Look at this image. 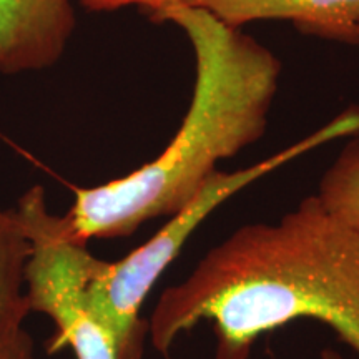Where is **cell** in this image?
<instances>
[{"instance_id":"8","label":"cell","mask_w":359,"mask_h":359,"mask_svg":"<svg viewBox=\"0 0 359 359\" xmlns=\"http://www.w3.org/2000/svg\"><path fill=\"white\" fill-rule=\"evenodd\" d=\"M316 196L334 218L359 233V137L349 140L326 170Z\"/></svg>"},{"instance_id":"4","label":"cell","mask_w":359,"mask_h":359,"mask_svg":"<svg viewBox=\"0 0 359 359\" xmlns=\"http://www.w3.org/2000/svg\"><path fill=\"white\" fill-rule=\"evenodd\" d=\"M32 243L25 269L30 311L47 314L57 327L53 346L69 344L77 359H116L111 334L92 313L85 288L95 257L70 240L62 215L50 213L45 190L35 185L15 208Z\"/></svg>"},{"instance_id":"5","label":"cell","mask_w":359,"mask_h":359,"mask_svg":"<svg viewBox=\"0 0 359 359\" xmlns=\"http://www.w3.org/2000/svg\"><path fill=\"white\" fill-rule=\"evenodd\" d=\"M75 27L74 0H0V74L55 67Z\"/></svg>"},{"instance_id":"3","label":"cell","mask_w":359,"mask_h":359,"mask_svg":"<svg viewBox=\"0 0 359 359\" xmlns=\"http://www.w3.org/2000/svg\"><path fill=\"white\" fill-rule=\"evenodd\" d=\"M358 133L359 107H351L325 127L266 160L231 173L217 170L195 196L178 213L170 217V222L147 243L120 262L93 259L85 294L92 313L114 338L116 359H142L148 331V325L140 318L143 302L165 269L177 258L188 238L213 210L273 170L327 142Z\"/></svg>"},{"instance_id":"7","label":"cell","mask_w":359,"mask_h":359,"mask_svg":"<svg viewBox=\"0 0 359 359\" xmlns=\"http://www.w3.org/2000/svg\"><path fill=\"white\" fill-rule=\"evenodd\" d=\"M32 243L13 210L0 208V339L24 327L30 313L25 269Z\"/></svg>"},{"instance_id":"6","label":"cell","mask_w":359,"mask_h":359,"mask_svg":"<svg viewBox=\"0 0 359 359\" xmlns=\"http://www.w3.org/2000/svg\"><path fill=\"white\" fill-rule=\"evenodd\" d=\"M212 12L224 24L241 27L255 20H290L303 34L331 40L359 22V0H180Z\"/></svg>"},{"instance_id":"12","label":"cell","mask_w":359,"mask_h":359,"mask_svg":"<svg viewBox=\"0 0 359 359\" xmlns=\"http://www.w3.org/2000/svg\"><path fill=\"white\" fill-rule=\"evenodd\" d=\"M321 359H346V358H344L343 354L338 353L333 348H326V349H323Z\"/></svg>"},{"instance_id":"11","label":"cell","mask_w":359,"mask_h":359,"mask_svg":"<svg viewBox=\"0 0 359 359\" xmlns=\"http://www.w3.org/2000/svg\"><path fill=\"white\" fill-rule=\"evenodd\" d=\"M331 40H334V42L349 43V45H359V22L346 27V29H343Z\"/></svg>"},{"instance_id":"10","label":"cell","mask_w":359,"mask_h":359,"mask_svg":"<svg viewBox=\"0 0 359 359\" xmlns=\"http://www.w3.org/2000/svg\"><path fill=\"white\" fill-rule=\"evenodd\" d=\"M0 359H35L34 341L25 327L0 339Z\"/></svg>"},{"instance_id":"1","label":"cell","mask_w":359,"mask_h":359,"mask_svg":"<svg viewBox=\"0 0 359 359\" xmlns=\"http://www.w3.org/2000/svg\"><path fill=\"white\" fill-rule=\"evenodd\" d=\"M294 320H316L359 358V233L316 195L276 223L238 228L160 296L148 323L167 354L201 321L213 325L215 359H248L259 336Z\"/></svg>"},{"instance_id":"9","label":"cell","mask_w":359,"mask_h":359,"mask_svg":"<svg viewBox=\"0 0 359 359\" xmlns=\"http://www.w3.org/2000/svg\"><path fill=\"white\" fill-rule=\"evenodd\" d=\"M74 2H79L88 12H115L135 7L154 19L160 11L180 0H74Z\"/></svg>"},{"instance_id":"2","label":"cell","mask_w":359,"mask_h":359,"mask_svg":"<svg viewBox=\"0 0 359 359\" xmlns=\"http://www.w3.org/2000/svg\"><path fill=\"white\" fill-rule=\"evenodd\" d=\"M185 32L196 62L190 109L163 151L118 180L75 188L62 215L70 240H114L133 235L148 219L173 217L201 185L266 132L281 62L275 53L201 7L177 2L151 19Z\"/></svg>"}]
</instances>
